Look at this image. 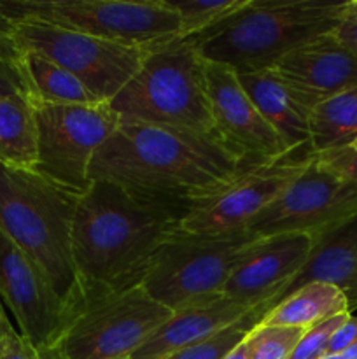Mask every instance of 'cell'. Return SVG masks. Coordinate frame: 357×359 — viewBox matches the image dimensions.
I'll list each match as a JSON object with an SVG mask.
<instances>
[{
	"label": "cell",
	"instance_id": "13",
	"mask_svg": "<svg viewBox=\"0 0 357 359\" xmlns=\"http://www.w3.org/2000/svg\"><path fill=\"white\" fill-rule=\"evenodd\" d=\"M0 300L10 309L20 333L37 349L55 346L69 305L44 270L0 230Z\"/></svg>",
	"mask_w": 357,
	"mask_h": 359
},
{
	"label": "cell",
	"instance_id": "33",
	"mask_svg": "<svg viewBox=\"0 0 357 359\" xmlns=\"http://www.w3.org/2000/svg\"><path fill=\"white\" fill-rule=\"evenodd\" d=\"M336 41L357 58V20L356 18H343L335 30L331 32Z\"/></svg>",
	"mask_w": 357,
	"mask_h": 359
},
{
	"label": "cell",
	"instance_id": "31",
	"mask_svg": "<svg viewBox=\"0 0 357 359\" xmlns=\"http://www.w3.org/2000/svg\"><path fill=\"white\" fill-rule=\"evenodd\" d=\"M23 60V51L14 35L13 21L7 20L6 14L0 11V62L20 63Z\"/></svg>",
	"mask_w": 357,
	"mask_h": 359
},
{
	"label": "cell",
	"instance_id": "6",
	"mask_svg": "<svg viewBox=\"0 0 357 359\" xmlns=\"http://www.w3.org/2000/svg\"><path fill=\"white\" fill-rule=\"evenodd\" d=\"M172 314L140 283L115 290L83 287L48 353L59 359H130Z\"/></svg>",
	"mask_w": 357,
	"mask_h": 359
},
{
	"label": "cell",
	"instance_id": "35",
	"mask_svg": "<svg viewBox=\"0 0 357 359\" xmlns=\"http://www.w3.org/2000/svg\"><path fill=\"white\" fill-rule=\"evenodd\" d=\"M13 328H14V326L10 325L9 318H7L6 311H4L2 300H0V339H2V337L6 335L7 332H10V330H13Z\"/></svg>",
	"mask_w": 357,
	"mask_h": 359
},
{
	"label": "cell",
	"instance_id": "24",
	"mask_svg": "<svg viewBox=\"0 0 357 359\" xmlns=\"http://www.w3.org/2000/svg\"><path fill=\"white\" fill-rule=\"evenodd\" d=\"M270 311H272V307L268 304L254 307L233 325L214 333L209 339H203L192 346L186 347V349L178 351L177 354L167 359H223L262 321V318Z\"/></svg>",
	"mask_w": 357,
	"mask_h": 359
},
{
	"label": "cell",
	"instance_id": "3",
	"mask_svg": "<svg viewBox=\"0 0 357 359\" xmlns=\"http://www.w3.org/2000/svg\"><path fill=\"white\" fill-rule=\"evenodd\" d=\"M343 9L345 2L251 0L240 13L191 41L203 60L237 74L268 70L294 48L335 30Z\"/></svg>",
	"mask_w": 357,
	"mask_h": 359
},
{
	"label": "cell",
	"instance_id": "5",
	"mask_svg": "<svg viewBox=\"0 0 357 359\" xmlns=\"http://www.w3.org/2000/svg\"><path fill=\"white\" fill-rule=\"evenodd\" d=\"M125 121L172 126L214 135L203 58L191 39L149 49L126 86L108 102Z\"/></svg>",
	"mask_w": 357,
	"mask_h": 359
},
{
	"label": "cell",
	"instance_id": "16",
	"mask_svg": "<svg viewBox=\"0 0 357 359\" xmlns=\"http://www.w3.org/2000/svg\"><path fill=\"white\" fill-rule=\"evenodd\" d=\"M268 70L289 84L312 109L357 86V58L331 32L294 48Z\"/></svg>",
	"mask_w": 357,
	"mask_h": 359
},
{
	"label": "cell",
	"instance_id": "36",
	"mask_svg": "<svg viewBox=\"0 0 357 359\" xmlns=\"http://www.w3.org/2000/svg\"><path fill=\"white\" fill-rule=\"evenodd\" d=\"M329 356H332L335 359H357V342L354 344L352 347H349L346 351H343V353L329 354Z\"/></svg>",
	"mask_w": 357,
	"mask_h": 359
},
{
	"label": "cell",
	"instance_id": "8",
	"mask_svg": "<svg viewBox=\"0 0 357 359\" xmlns=\"http://www.w3.org/2000/svg\"><path fill=\"white\" fill-rule=\"evenodd\" d=\"M258 238L247 228L227 233L178 230L153 256L140 286L172 312L223 294L238 259Z\"/></svg>",
	"mask_w": 357,
	"mask_h": 359
},
{
	"label": "cell",
	"instance_id": "15",
	"mask_svg": "<svg viewBox=\"0 0 357 359\" xmlns=\"http://www.w3.org/2000/svg\"><path fill=\"white\" fill-rule=\"evenodd\" d=\"M317 235L280 233L259 237L238 259L223 294L248 309L268 304L284 293L310 258Z\"/></svg>",
	"mask_w": 357,
	"mask_h": 359
},
{
	"label": "cell",
	"instance_id": "37",
	"mask_svg": "<svg viewBox=\"0 0 357 359\" xmlns=\"http://www.w3.org/2000/svg\"><path fill=\"white\" fill-rule=\"evenodd\" d=\"M343 18H356V20H357V0H350V2H345Z\"/></svg>",
	"mask_w": 357,
	"mask_h": 359
},
{
	"label": "cell",
	"instance_id": "34",
	"mask_svg": "<svg viewBox=\"0 0 357 359\" xmlns=\"http://www.w3.org/2000/svg\"><path fill=\"white\" fill-rule=\"evenodd\" d=\"M223 359H252V346L251 340H248V335L245 337L233 351H230Z\"/></svg>",
	"mask_w": 357,
	"mask_h": 359
},
{
	"label": "cell",
	"instance_id": "9",
	"mask_svg": "<svg viewBox=\"0 0 357 359\" xmlns=\"http://www.w3.org/2000/svg\"><path fill=\"white\" fill-rule=\"evenodd\" d=\"M37 126L35 172L59 188L83 195L91 186V163L119 118L108 104H49L31 98Z\"/></svg>",
	"mask_w": 357,
	"mask_h": 359
},
{
	"label": "cell",
	"instance_id": "19",
	"mask_svg": "<svg viewBox=\"0 0 357 359\" xmlns=\"http://www.w3.org/2000/svg\"><path fill=\"white\" fill-rule=\"evenodd\" d=\"M259 114L289 149H312L310 118L314 109L272 70L237 74Z\"/></svg>",
	"mask_w": 357,
	"mask_h": 359
},
{
	"label": "cell",
	"instance_id": "28",
	"mask_svg": "<svg viewBox=\"0 0 357 359\" xmlns=\"http://www.w3.org/2000/svg\"><path fill=\"white\" fill-rule=\"evenodd\" d=\"M0 97H31V88L20 63L0 62Z\"/></svg>",
	"mask_w": 357,
	"mask_h": 359
},
{
	"label": "cell",
	"instance_id": "27",
	"mask_svg": "<svg viewBox=\"0 0 357 359\" xmlns=\"http://www.w3.org/2000/svg\"><path fill=\"white\" fill-rule=\"evenodd\" d=\"M350 318V312L345 314H338L335 318L328 319V321L321 323V325L314 326V328L307 330L298 346L294 347L293 354L289 359H321L328 353L329 340H331L332 333Z\"/></svg>",
	"mask_w": 357,
	"mask_h": 359
},
{
	"label": "cell",
	"instance_id": "26",
	"mask_svg": "<svg viewBox=\"0 0 357 359\" xmlns=\"http://www.w3.org/2000/svg\"><path fill=\"white\" fill-rule=\"evenodd\" d=\"M307 330L268 326L259 323L251 333L252 359H289Z\"/></svg>",
	"mask_w": 357,
	"mask_h": 359
},
{
	"label": "cell",
	"instance_id": "1",
	"mask_svg": "<svg viewBox=\"0 0 357 359\" xmlns=\"http://www.w3.org/2000/svg\"><path fill=\"white\" fill-rule=\"evenodd\" d=\"M248 163L214 135L119 119L94 154L90 177L186 209L227 184Z\"/></svg>",
	"mask_w": 357,
	"mask_h": 359
},
{
	"label": "cell",
	"instance_id": "18",
	"mask_svg": "<svg viewBox=\"0 0 357 359\" xmlns=\"http://www.w3.org/2000/svg\"><path fill=\"white\" fill-rule=\"evenodd\" d=\"M310 283L338 287L349 302V311L357 309V214L318 235L303 270L290 280L275 305Z\"/></svg>",
	"mask_w": 357,
	"mask_h": 359
},
{
	"label": "cell",
	"instance_id": "38",
	"mask_svg": "<svg viewBox=\"0 0 357 359\" xmlns=\"http://www.w3.org/2000/svg\"><path fill=\"white\" fill-rule=\"evenodd\" d=\"M42 353H44V356H46V358H48V359H59V358L52 356V354H51V353H48V351H42ZM130 359H132V358H130Z\"/></svg>",
	"mask_w": 357,
	"mask_h": 359
},
{
	"label": "cell",
	"instance_id": "25",
	"mask_svg": "<svg viewBox=\"0 0 357 359\" xmlns=\"http://www.w3.org/2000/svg\"><path fill=\"white\" fill-rule=\"evenodd\" d=\"M168 2L181 20V39H191L205 34L206 30L240 13L251 0H188V2L168 0Z\"/></svg>",
	"mask_w": 357,
	"mask_h": 359
},
{
	"label": "cell",
	"instance_id": "4",
	"mask_svg": "<svg viewBox=\"0 0 357 359\" xmlns=\"http://www.w3.org/2000/svg\"><path fill=\"white\" fill-rule=\"evenodd\" d=\"M77 200L38 172L0 161V230L44 270L66 305L80 291L72 252Z\"/></svg>",
	"mask_w": 357,
	"mask_h": 359
},
{
	"label": "cell",
	"instance_id": "2",
	"mask_svg": "<svg viewBox=\"0 0 357 359\" xmlns=\"http://www.w3.org/2000/svg\"><path fill=\"white\" fill-rule=\"evenodd\" d=\"M184 209L114 182L91 181L74 216L72 252L83 287L140 283L158 249L181 230Z\"/></svg>",
	"mask_w": 357,
	"mask_h": 359
},
{
	"label": "cell",
	"instance_id": "30",
	"mask_svg": "<svg viewBox=\"0 0 357 359\" xmlns=\"http://www.w3.org/2000/svg\"><path fill=\"white\" fill-rule=\"evenodd\" d=\"M0 359H48L41 349L24 339L16 328L0 339Z\"/></svg>",
	"mask_w": 357,
	"mask_h": 359
},
{
	"label": "cell",
	"instance_id": "32",
	"mask_svg": "<svg viewBox=\"0 0 357 359\" xmlns=\"http://www.w3.org/2000/svg\"><path fill=\"white\" fill-rule=\"evenodd\" d=\"M357 342V318H354L350 314V318L332 333L331 340H329V346H328V353L326 356L329 354H340L343 351H346L349 347H352L354 344Z\"/></svg>",
	"mask_w": 357,
	"mask_h": 359
},
{
	"label": "cell",
	"instance_id": "10",
	"mask_svg": "<svg viewBox=\"0 0 357 359\" xmlns=\"http://www.w3.org/2000/svg\"><path fill=\"white\" fill-rule=\"evenodd\" d=\"M14 35L23 53H35L69 70L100 100L111 102L153 48L118 44L44 23L18 21Z\"/></svg>",
	"mask_w": 357,
	"mask_h": 359
},
{
	"label": "cell",
	"instance_id": "14",
	"mask_svg": "<svg viewBox=\"0 0 357 359\" xmlns=\"http://www.w3.org/2000/svg\"><path fill=\"white\" fill-rule=\"evenodd\" d=\"M203 76L214 133L227 149L245 161L273 160L293 151L259 114L233 69L203 60Z\"/></svg>",
	"mask_w": 357,
	"mask_h": 359
},
{
	"label": "cell",
	"instance_id": "17",
	"mask_svg": "<svg viewBox=\"0 0 357 359\" xmlns=\"http://www.w3.org/2000/svg\"><path fill=\"white\" fill-rule=\"evenodd\" d=\"M251 311L252 309L237 304L224 294L186 305L174 311L170 319L144 342L132 359H167L174 356L178 351L233 325Z\"/></svg>",
	"mask_w": 357,
	"mask_h": 359
},
{
	"label": "cell",
	"instance_id": "12",
	"mask_svg": "<svg viewBox=\"0 0 357 359\" xmlns=\"http://www.w3.org/2000/svg\"><path fill=\"white\" fill-rule=\"evenodd\" d=\"M357 214V182L326 168L317 154L307 170L258 214L247 230L255 237L321 235Z\"/></svg>",
	"mask_w": 357,
	"mask_h": 359
},
{
	"label": "cell",
	"instance_id": "21",
	"mask_svg": "<svg viewBox=\"0 0 357 359\" xmlns=\"http://www.w3.org/2000/svg\"><path fill=\"white\" fill-rule=\"evenodd\" d=\"M0 161L35 170L37 126L31 98L0 97Z\"/></svg>",
	"mask_w": 357,
	"mask_h": 359
},
{
	"label": "cell",
	"instance_id": "20",
	"mask_svg": "<svg viewBox=\"0 0 357 359\" xmlns=\"http://www.w3.org/2000/svg\"><path fill=\"white\" fill-rule=\"evenodd\" d=\"M345 312H350L349 302L338 287L326 283H310L280 300L261 323L268 326L310 330Z\"/></svg>",
	"mask_w": 357,
	"mask_h": 359
},
{
	"label": "cell",
	"instance_id": "7",
	"mask_svg": "<svg viewBox=\"0 0 357 359\" xmlns=\"http://www.w3.org/2000/svg\"><path fill=\"white\" fill-rule=\"evenodd\" d=\"M0 11L13 23L52 25L135 48L181 39V20L168 0H20L0 2Z\"/></svg>",
	"mask_w": 357,
	"mask_h": 359
},
{
	"label": "cell",
	"instance_id": "29",
	"mask_svg": "<svg viewBox=\"0 0 357 359\" xmlns=\"http://www.w3.org/2000/svg\"><path fill=\"white\" fill-rule=\"evenodd\" d=\"M317 160L329 170L336 172L342 177L357 182V149L345 146L340 149L317 154Z\"/></svg>",
	"mask_w": 357,
	"mask_h": 359
},
{
	"label": "cell",
	"instance_id": "11",
	"mask_svg": "<svg viewBox=\"0 0 357 359\" xmlns=\"http://www.w3.org/2000/svg\"><path fill=\"white\" fill-rule=\"evenodd\" d=\"M314 156L312 149H298L273 160L251 161L223 188L189 203L182 214L181 230L186 233L245 230L307 170Z\"/></svg>",
	"mask_w": 357,
	"mask_h": 359
},
{
	"label": "cell",
	"instance_id": "22",
	"mask_svg": "<svg viewBox=\"0 0 357 359\" xmlns=\"http://www.w3.org/2000/svg\"><path fill=\"white\" fill-rule=\"evenodd\" d=\"M357 139V86L315 105L310 118V146L315 154L350 146Z\"/></svg>",
	"mask_w": 357,
	"mask_h": 359
},
{
	"label": "cell",
	"instance_id": "39",
	"mask_svg": "<svg viewBox=\"0 0 357 359\" xmlns=\"http://www.w3.org/2000/svg\"><path fill=\"white\" fill-rule=\"evenodd\" d=\"M350 147H354V149H357V139H356V140H354V142H352V144H350Z\"/></svg>",
	"mask_w": 357,
	"mask_h": 359
},
{
	"label": "cell",
	"instance_id": "23",
	"mask_svg": "<svg viewBox=\"0 0 357 359\" xmlns=\"http://www.w3.org/2000/svg\"><path fill=\"white\" fill-rule=\"evenodd\" d=\"M21 65L30 83L34 100L74 105L107 104L100 100L93 91L88 90L69 70L62 69L35 53H23Z\"/></svg>",
	"mask_w": 357,
	"mask_h": 359
}]
</instances>
